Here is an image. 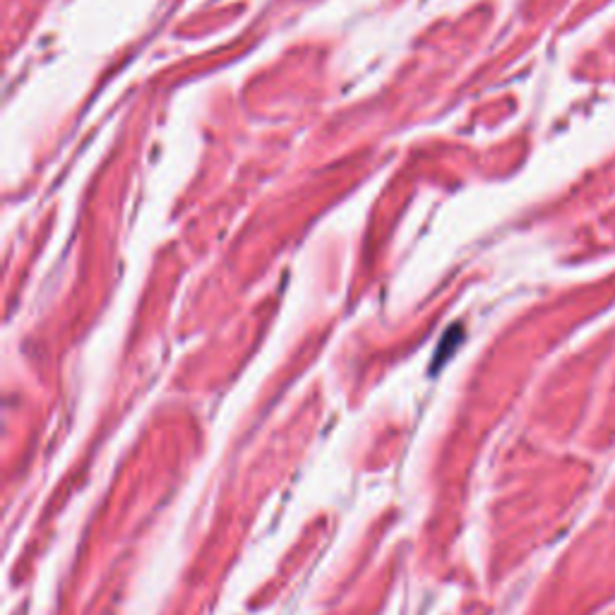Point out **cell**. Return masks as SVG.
Returning <instances> with one entry per match:
<instances>
[{
  "label": "cell",
  "mask_w": 615,
  "mask_h": 615,
  "mask_svg": "<svg viewBox=\"0 0 615 615\" xmlns=\"http://www.w3.org/2000/svg\"><path fill=\"white\" fill-rule=\"evenodd\" d=\"M457 341H460V329L454 327L450 335L440 341V347L436 351V361H433V371L436 368H440V363H445L450 359V353L454 351V347H457Z\"/></svg>",
  "instance_id": "cell-1"
}]
</instances>
